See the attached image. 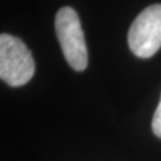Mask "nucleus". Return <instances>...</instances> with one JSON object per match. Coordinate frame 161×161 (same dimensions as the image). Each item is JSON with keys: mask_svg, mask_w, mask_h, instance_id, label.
Instances as JSON below:
<instances>
[{"mask_svg": "<svg viewBox=\"0 0 161 161\" xmlns=\"http://www.w3.org/2000/svg\"><path fill=\"white\" fill-rule=\"evenodd\" d=\"M35 61L26 44L8 34L0 36V78L7 85L19 87L31 80Z\"/></svg>", "mask_w": 161, "mask_h": 161, "instance_id": "1", "label": "nucleus"}, {"mask_svg": "<svg viewBox=\"0 0 161 161\" xmlns=\"http://www.w3.org/2000/svg\"><path fill=\"white\" fill-rule=\"evenodd\" d=\"M55 31L66 61L76 72L85 70L88 64V53L84 31L74 8L64 6L55 16Z\"/></svg>", "mask_w": 161, "mask_h": 161, "instance_id": "2", "label": "nucleus"}, {"mask_svg": "<svg viewBox=\"0 0 161 161\" xmlns=\"http://www.w3.org/2000/svg\"><path fill=\"white\" fill-rule=\"evenodd\" d=\"M128 44L134 55L152 58L161 48V4L146 7L135 18L128 32Z\"/></svg>", "mask_w": 161, "mask_h": 161, "instance_id": "3", "label": "nucleus"}, {"mask_svg": "<svg viewBox=\"0 0 161 161\" xmlns=\"http://www.w3.org/2000/svg\"><path fill=\"white\" fill-rule=\"evenodd\" d=\"M152 130H153L155 136L161 138V96H160V102L158 104V108H156L154 116H153Z\"/></svg>", "mask_w": 161, "mask_h": 161, "instance_id": "4", "label": "nucleus"}]
</instances>
